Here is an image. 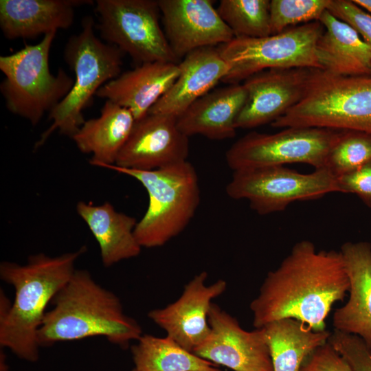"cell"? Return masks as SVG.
I'll return each instance as SVG.
<instances>
[{"label": "cell", "instance_id": "obj_1", "mask_svg": "<svg viewBox=\"0 0 371 371\" xmlns=\"http://www.w3.org/2000/svg\"><path fill=\"white\" fill-rule=\"evenodd\" d=\"M349 288L340 251H317L310 240H301L267 273L251 301L253 325L260 328L292 318L313 330H326L325 321L333 305L344 299Z\"/></svg>", "mask_w": 371, "mask_h": 371}, {"label": "cell", "instance_id": "obj_2", "mask_svg": "<svg viewBox=\"0 0 371 371\" xmlns=\"http://www.w3.org/2000/svg\"><path fill=\"white\" fill-rule=\"evenodd\" d=\"M85 251L83 246L53 257L43 253L31 256L24 265L7 261L0 264L1 279L14 289L11 304L3 293L1 295V347L8 348L23 360H38L37 335L46 308L70 280L76 270L77 259Z\"/></svg>", "mask_w": 371, "mask_h": 371}, {"label": "cell", "instance_id": "obj_3", "mask_svg": "<svg viewBox=\"0 0 371 371\" xmlns=\"http://www.w3.org/2000/svg\"><path fill=\"white\" fill-rule=\"evenodd\" d=\"M38 330L40 347L102 336L126 348L143 335L139 324L126 315L120 298L98 284L85 269L76 270L54 296Z\"/></svg>", "mask_w": 371, "mask_h": 371}, {"label": "cell", "instance_id": "obj_4", "mask_svg": "<svg viewBox=\"0 0 371 371\" xmlns=\"http://www.w3.org/2000/svg\"><path fill=\"white\" fill-rule=\"evenodd\" d=\"M95 29L93 18L84 17L81 31L69 37L65 46L63 56L74 72V85L49 113L52 124L41 135L35 149L41 147L56 131L71 138L85 122L83 111L91 105L97 91L121 74L124 53L98 38Z\"/></svg>", "mask_w": 371, "mask_h": 371}, {"label": "cell", "instance_id": "obj_5", "mask_svg": "<svg viewBox=\"0 0 371 371\" xmlns=\"http://www.w3.org/2000/svg\"><path fill=\"white\" fill-rule=\"evenodd\" d=\"M104 168L128 175L145 188L148 208L137 222L134 234L142 247L165 245L189 224L200 203L199 178L188 160L153 170Z\"/></svg>", "mask_w": 371, "mask_h": 371}, {"label": "cell", "instance_id": "obj_6", "mask_svg": "<svg viewBox=\"0 0 371 371\" xmlns=\"http://www.w3.org/2000/svg\"><path fill=\"white\" fill-rule=\"evenodd\" d=\"M271 125L371 134V76H343L316 69L304 98Z\"/></svg>", "mask_w": 371, "mask_h": 371}, {"label": "cell", "instance_id": "obj_7", "mask_svg": "<svg viewBox=\"0 0 371 371\" xmlns=\"http://www.w3.org/2000/svg\"><path fill=\"white\" fill-rule=\"evenodd\" d=\"M57 32L43 36L35 45L0 56L5 78L0 91L12 113L36 125L46 112L52 111L69 93L74 79L60 68L50 72L49 52Z\"/></svg>", "mask_w": 371, "mask_h": 371}, {"label": "cell", "instance_id": "obj_8", "mask_svg": "<svg viewBox=\"0 0 371 371\" xmlns=\"http://www.w3.org/2000/svg\"><path fill=\"white\" fill-rule=\"evenodd\" d=\"M324 31L319 21H313L265 37H234L217 49L229 67L222 82L240 84L254 74L271 68L322 70L316 47Z\"/></svg>", "mask_w": 371, "mask_h": 371}, {"label": "cell", "instance_id": "obj_9", "mask_svg": "<svg viewBox=\"0 0 371 371\" xmlns=\"http://www.w3.org/2000/svg\"><path fill=\"white\" fill-rule=\"evenodd\" d=\"M95 4L101 38L137 65L179 63L161 27L157 0H96Z\"/></svg>", "mask_w": 371, "mask_h": 371}, {"label": "cell", "instance_id": "obj_10", "mask_svg": "<svg viewBox=\"0 0 371 371\" xmlns=\"http://www.w3.org/2000/svg\"><path fill=\"white\" fill-rule=\"evenodd\" d=\"M225 191L233 199L247 200L260 215L283 211L295 201L339 192L337 177L326 168L304 174L284 166L234 170Z\"/></svg>", "mask_w": 371, "mask_h": 371}, {"label": "cell", "instance_id": "obj_11", "mask_svg": "<svg viewBox=\"0 0 371 371\" xmlns=\"http://www.w3.org/2000/svg\"><path fill=\"white\" fill-rule=\"evenodd\" d=\"M341 131L288 127L271 134L251 131L227 150L226 162L233 171L299 163L323 168Z\"/></svg>", "mask_w": 371, "mask_h": 371}, {"label": "cell", "instance_id": "obj_12", "mask_svg": "<svg viewBox=\"0 0 371 371\" xmlns=\"http://www.w3.org/2000/svg\"><path fill=\"white\" fill-rule=\"evenodd\" d=\"M316 69L271 68L247 78V99L236 120V128L271 124L284 115L304 98Z\"/></svg>", "mask_w": 371, "mask_h": 371}, {"label": "cell", "instance_id": "obj_13", "mask_svg": "<svg viewBox=\"0 0 371 371\" xmlns=\"http://www.w3.org/2000/svg\"><path fill=\"white\" fill-rule=\"evenodd\" d=\"M208 322L210 333L194 354L234 371H273L263 328L245 330L213 303Z\"/></svg>", "mask_w": 371, "mask_h": 371}, {"label": "cell", "instance_id": "obj_14", "mask_svg": "<svg viewBox=\"0 0 371 371\" xmlns=\"http://www.w3.org/2000/svg\"><path fill=\"white\" fill-rule=\"evenodd\" d=\"M164 31L179 60L196 49L224 45L235 36L211 0H157Z\"/></svg>", "mask_w": 371, "mask_h": 371}, {"label": "cell", "instance_id": "obj_15", "mask_svg": "<svg viewBox=\"0 0 371 371\" xmlns=\"http://www.w3.org/2000/svg\"><path fill=\"white\" fill-rule=\"evenodd\" d=\"M177 117L148 113L135 121L115 166L153 170L187 161L188 137L179 128Z\"/></svg>", "mask_w": 371, "mask_h": 371}, {"label": "cell", "instance_id": "obj_16", "mask_svg": "<svg viewBox=\"0 0 371 371\" xmlns=\"http://www.w3.org/2000/svg\"><path fill=\"white\" fill-rule=\"evenodd\" d=\"M207 276L206 271L200 272L186 284L176 301L148 313L150 319L164 330L167 337L192 352L208 337V316L212 300L227 288L226 282L221 279L207 285Z\"/></svg>", "mask_w": 371, "mask_h": 371}, {"label": "cell", "instance_id": "obj_17", "mask_svg": "<svg viewBox=\"0 0 371 371\" xmlns=\"http://www.w3.org/2000/svg\"><path fill=\"white\" fill-rule=\"evenodd\" d=\"M340 252L349 279V297L335 311L333 326L358 336L371 349V244L347 242Z\"/></svg>", "mask_w": 371, "mask_h": 371}, {"label": "cell", "instance_id": "obj_18", "mask_svg": "<svg viewBox=\"0 0 371 371\" xmlns=\"http://www.w3.org/2000/svg\"><path fill=\"white\" fill-rule=\"evenodd\" d=\"M179 74L148 113L178 117L196 100L211 91L227 75L229 67L217 49L192 52L178 63Z\"/></svg>", "mask_w": 371, "mask_h": 371}, {"label": "cell", "instance_id": "obj_19", "mask_svg": "<svg viewBox=\"0 0 371 371\" xmlns=\"http://www.w3.org/2000/svg\"><path fill=\"white\" fill-rule=\"evenodd\" d=\"M179 74L178 63H144L106 82L95 96L128 109L137 121L149 113L171 87Z\"/></svg>", "mask_w": 371, "mask_h": 371}, {"label": "cell", "instance_id": "obj_20", "mask_svg": "<svg viewBox=\"0 0 371 371\" xmlns=\"http://www.w3.org/2000/svg\"><path fill=\"white\" fill-rule=\"evenodd\" d=\"M87 0H1L0 27L8 39L32 38L70 27Z\"/></svg>", "mask_w": 371, "mask_h": 371}, {"label": "cell", "instance_id": "obj_21", "mask_svg": "<svg viewBox=\"0 0 371 371\" xmlns=\"http://www.w3.org/2000/svg\"><path fill=\"white\" fill-rule=\"evenodd\" d=\"M247 99L243 84H232L211 91L191 104L177 120L188 137L200 135L212 140L236 135V120Z\"/></svg>", "mask_w": 371, "mask_h": 371}, {"label": "cell", "instance_id": "obj_22", "mask_svg": "<svg viewBox=\"0 0 371 371\" xmlns=\"http://www.w3.org/2000/svg\"><path fill=\"white\" fill-rule=\"evenodd\" d=\"M319 21L324 31L316 47L322 70L343 76H371V51L359 34L328 10Z\"/></svg>", "mask_w": 371, "mask_h": 371}, {"label": "cell", "instance_id": "obj_23", "mask_svg": "<svg viewBox=\"0 0 371 371\" xmlns=\"http://www.w3.org/2000/svg\"><path fill=\"white\" fill-rule=\"evenodd\" d=\"M76 210L98 242L104 267L140 254L142 247L134 234L137 223L134 217L116 211L109 202L95 205L79 201Z\"/></svg>", "mask_w": 371, "mask_h": 371}, {"label": "cell", "instance_id": "obj_24", "mask_svg": "<svg viewBox=\"0 0 371 371\" xmlns=\"http://www.w3.org/2000/svg\"><path fill=\"white\" fill-rule=\"evenodd\" d=\"M135 122L130 110L107 100L100 115L85 120L71 139L80 152L92 155L91 165H115Z\"/></svg>", "mask_w": 371, "mask_h": 371}, {"label": "cell", "instance_id": "obj_25", "mask_svg": "<svg viewBox=\"0 0 371 371\" xmlns=\"http://www.w3.org/2000/svg\"><path fill=\"white\" fill-rule=\"evenodd\" d=\"M273 371H300L306 359L328 341L331 333L315 331L304 323L284 318L264 327Z\"/></svg>", "mask_w": 371, "mask_h": 371}, {"label": "cell", "instance_id": "obj_26", "mask_svg": "<svg viewBox=\"0 0 371 371\" xmlns=\"http://www.w3.org/2000/svg\"><path fill=\"white\" fill-rule=\"evenodd\" d=\"M131 353L137 371H221L167 336L143 334L131 347Z\"/></svg>", "mask_w": 371, "mask_h": 371}, {"label": "cell", "instance_id": "obj_27", "mask_svg": "<svg viewBox=\"0 0 371 371\" xmlns=\"http://www.w3.org/2000/svg\"><path fill=\"white\" fill-rule=\"evenodd\" d=\"M270 1L221 0L217 12L235 37L260 38L271 35Z\"/></svg>", "mask_w": 371, "mask_h": 371}, {"label": "cell", "instance_id": "obj_28", "mask_svg": "<svg viewBox=\"0 0 371 371\" xmlns=\"http://www.w3.org/2000/svg\"><path fill=\"white\" fill-rule=\"evenodd\" d=\"M371 161V134L342 130L330 148L326 161L327 168L337 178Z\"/></svg>", "mask_w": 371, "mask_h": 371}, {"label": "cell", "instance_id": "obj_29", "mask_svg": "<svg viewBox=\"0 0 371 371\" xmlns=\"http://www.w3.org/2000/svg\"><path fill=\"white\" fill-rule=\"evenodd\" d=\"M331 0H271L269 14L271 35L288 28L319 21Z\"/></svg>", "mask_w": 371, "mask_h": 371}, {"label": "cell", "instance_id": "obj_30", "mask_svg": "<svg viewBox=\"0 0 371 371\" xmlns=\"http://www.w3.org/2000/svg\"><path fill=\"white\" fill-rule=\"evenodd\" d=\"M328 342L353 371H371V349L358 336L334 330Z\"/></svg>", "mask_w": 371, "mask_h": 371}, {"label": "cell", "instance_id": "obj_31", "mask_svg": "<svg viewBox=\"0 0 371 371\" xmlns=\"http://www.w3.org/2000/svg\"><path fill=\"white\" fill-rule=\"evenodd\" d=\"M328 10L351 25L371 51V14L349 0H331Z\"/></svg>", "mask_w": 371, "mask_h": 371}, {"label": "cell", "instance_id": "obj_32", "mask_svg": "<svg viewBox=\"0 0 371 371\" xmlns=\"http://www.w3.org/2000/svg\"><path fill=\"white\" fill-rule=\"evenodd\" d=\"M300 371H353L348 362L328 341L313 352Z\"/></svg>", "mask_w": 371, "mask_h": 371}, {"label": "cell", "instance_id": "obj_33", "mask_svg": "<svg viewBox=\"0 0 371 371\" xmlns=\"http://www.w3.org/2000/svg\"><path fill=\"white\" fill-rule=\"evenodd\" d=\"M337 179L339 192L355 194L371 207V161Z\"/></svg>", "mask_w": 371, "mask_h": 371}, {"label": "cell", "instance_id": "obj_34", "mask_svg": "<svg viewBox=\"0 0 371 371\" xmlns=\"http://www.w3.org/2000/svg\"><path fill=\"white\" fill-rule=\"evenodd\" d=\"M352 1L361 8H364L371 14V0H352Z\"/></svg>", "mask_w": 371, "mask_h": 371}, {"label": "cell", "instance_id": "obj_35", "mask_svg": "<svg viewBox=\"0 0 371 371\" xmlns=\"http://www.w3.org/2000/svg\"><path fill=\"white\" fill-rule=\"evenodd\" d=\"M0 371H8V366L5 363V355L2 352H1L0 357Z\"/></svg>", "mask_w": 371, "mask_h": 371}, {"label": "cell", "instance_id": "obj_36", "mask_svg": "<svg viewBox=\"0 0 371 371\" xmlns=\"http://www.w3.org/2000/svg\"><path fill=\"white\" fill-rule=\"evenodd\" d=\"M131 371H137L136 369L133 368Z\"/></svg>", "mask_w": 371, "mask_h": 371}]
</instances>
